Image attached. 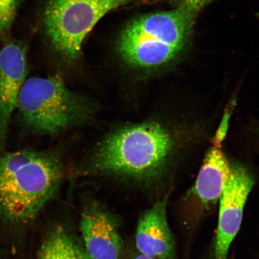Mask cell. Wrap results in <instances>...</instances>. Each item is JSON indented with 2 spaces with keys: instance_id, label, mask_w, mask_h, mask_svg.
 <instances>
[{
  "instance_id": "obj_5",
  "label": "cell",
  "mask_w": 259,
  "mask_h": 259,
  "mask_svg": "<svg viewBox=\"0 0 259 259\" xmlns=\"http://www.w3.org/2000/svg\"><path fill=\"white\" fill-rule=\"evenodd\" d=\"M151 0H48L44 13L45 32L67 62L79 57L83 41L103 16L122 6Z\"/></svg>"
},
{
  "instance_id": "obj_11",
  "label": "cell",
  "mask_w": 259,
  "mask_h": 259,
  "mask_svg": "<svg viewBox=\"0 0 259 259\" xmlns=\"http://www.w3.org/2000/svg\"><path fill=\"white\" fill-rule=\"evenodd\" d=\"M38 259H92L83 245L66 229L57 227L49 233Z\"/></svg>"
},
{
  "instance_id": "obj_13",
  "label": "cell",
  "mask_w": 259,
  "mask_h": 259,
  "mask_svg": "<svg viewBox=\"0 0 259 259\" xmlns=\"http://www.w3.org/2000/svg\"><path fill=\"white\" fill-rule=\"evenodd\" d=\"M161 1L171 2L176 4V6L184 4V3H196V4L201 5L205 8L206 6L209 5L215 0H151V2Z\"/></svg>"
},
{
  "instance_id": "obj_3",
  "label": "cell",
  "mask_w": 259,
  "mask_h": 259,
  "mask_svg": "<svg viewBox=\"0 0 259 259\" xmlns=\"http://www.w3.org/2000/svg\"><path fill=\"white\" fill-rule=\"evenodd\" d=\"M63 179L57 154L20 150L0 153V210L16 223L33 220Z\"/></svg>"
},
{
  "instance_id": "obj_6",
  "label": "cell",
  "mask_w": 259,
  "mask_h": 259,
  "mask_svg": "<svg viewBox=\"0 0 259 259\" xmlns=\"http://www.w3.org/2000/svg\"><path fill=\"white\" fill-rule=\"evenodd\" d=\"M254 184V177L247 168L232 164V176L219 199L215 259H227L230 247L240 229L245 203Z\"/></svg>"
},
{
  "instance_id": "obj_2",
  "label": "cell",
  "mask_w": 259,
  "mask_h": 259,
  "mask_svg": "<svg viewBox=\"0 0 259 259\" xmlns=\"http://www.w3.org/2000/svg\"><path fill=\"white\" fill-rule=\"evenodd\" d=\"M205 8L196 3L138 16L125 26L116 50L130 69L152 74L168 70L183 61L192 46L194 27Z\"/></svg>"
},
{
  "instance_id": "obj_14",
  "label": "cell",
  "mask_w": 259,
  "mask_h": 259,
  "mask_svg": "<svg viewBox=\"0 0 259 259\" xmlns=\"http://www.w3.org/2000/svg\"><path fill=\"white\" fill-rule=\"evenodd\" d=\"M131 259H155L153 257H151L150 256H148V255H146L144 254H142L139 253V254L135 255V256L133 257Z\"/></svg>"
},
{
  "instance_id": "obj_1",
  "label": "cell",
  "mask_w": 259,
  "mask_h": 259,
  "mask_svg": "<svg viewBox=\"0 0 259 259\" xmlns=\"http://www.w3.org/2000/svg\"><path fill=\"white\" fill-rule=\"evenodd\" d=\"M180 144L178 136L160 121L122 125L97 145L84 170L87 174L151 185L167 176Z\"/></svg>"
},
{
  "instance_id": "obj_8",
  "label": "cell",
  "mask_w": 259,
  "mask_h": 259,
  "mask_svg": "<svg viewBox=\"0 0 259 259\" xmlns=\"http://www.w3.org/2000/svg\"><path fill=\"white\" fill-rule=\"evenodd\" d=\"M27 73L24 49L15 44L3 48L0 52V145L7 135Z\"/></svg>"
},
{
  "instance_id": "obj_4",
  "label": "cell",
  "mask_w": 259,
  "mask_h": 259,
  "mask_svg": "<svg viewBox=\"0 0 259 259\" xmlns=\"http://www.w3.org/2000/svg\"><path fill=\"white\" fill-rule=\"evenodd\" d=\"M16 109L28 129L56 136L92 120L98 106L90 97L68 89L57 74L26 79Z\"/></svg>"
},
{
  "instance_id": "obj_10",
  "label": "cell",
  "mask_w": 259,
  "mask_h": 259,
  "mask_svg": "<svg viewBox=\"0 0 259 259\" xmlns=\"http://www.w3.org/2000/svg\"><path fill=\"white\" fill-rule=\"evenodd\" d=\"M232 175L230 163L220 147L210 148L206 155L197 177L193 192L204 205L219 201Z\"/></svg>"
},
{
  "instance_id": "obj_7",
  "label": "cell",
  "mask_w": 259,
  "mask_h": 259,
  "mask_svg": "<svg viewBox=\"0 0 259 259\" xmlns=\"http://www.w3.org/2000/svg\"><path fill=\"white\" fill-rule=\"evenodd\" d=\"M83 245L92 259H120L123 242L115 220L97 205L84 210L80 220Z\"/></svg>"
},
{
  "instance_id": "obj_9",
  "label": "cell",
  "mask_w": 259,
  "mask_h": 259,
  "mask_svg": "<svg viewBox=\"0 0 259 259\" xmlns=\"http://www.w3.org/2000/svg\"><path fill=\"white\" fill-rule=\"evenodd\" d=\"M168 198L158 200L139 219L135 237L139 253L155 259H176V242L167 222Z\"/></svg>"
},
{
  "instance_id": "obj_12",
  "label": "cell",
  "mask_w": 259,
  "mask_h": 259,
  "mask_svg": "<svg viewBox=\"0 0 259 259\" xmlns=\"http://www.w3.org/2000/svg\"><path fill=\"white\" fill-rule=\"evenodd\" d=\"M19 5V0H0V34L11 28Z\"/></svg>"
}]
</instances>
